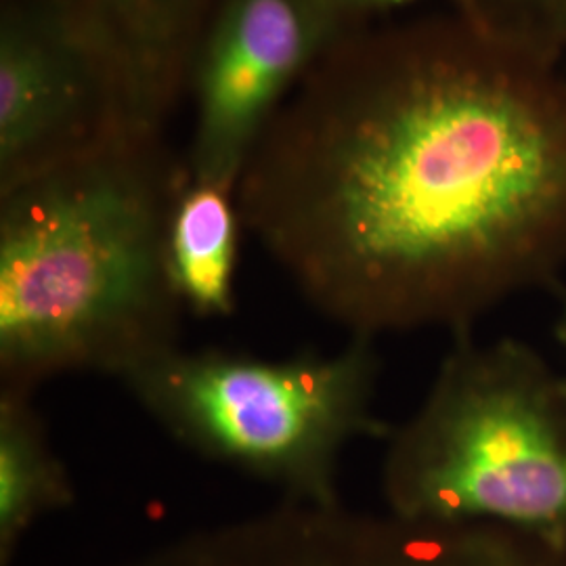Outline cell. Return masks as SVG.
<instances>
[{
	"label": "cell",
	"mask_w": 566,
	"mask_h": 566,
	"mask_svg": "<svg viewBox=\"0 0 566 566\" xmlns=\"http://www.w3.org/2000/svg\"><path fill=\"white\" fill-rule=\"evenodd\" d=\"M243 229L350 336L470 334L566 269L556 49L462 7L355 28L235 189Z\"/></svg>",
	"instance_id": "cell-1"
},
{
	"label": "cell",
	"mask_w": 566,
	"mask_h": 566,
	"mask_svg": "<svg viewBox=\"0 0 566 566\" xmlns=\"http://www.w3.org/2000/svg\"><path fill=\"white\" fill-rule=\"evenodd\" d=\"M187 179L145 133L0 191V388L122 380L181 346L166 231Z\"/></svg>",
	"instance_id": "cell-2"
},
{
	"label": "cell",
	"mask_w": 566,
	"mask_h": 566,
	"mask_svg": "<svg viewBox=\"0 0 566 566\" xmlns=\"http://www.w3.org/2000/svg\"><path fill=\"white\" fill-rule=\"evenodd\" d=\"M386 441L395 516L497 523L566 544V374L533 346L455 336L424 401Z\"/></svg>",
	"instance_id": "cell-3"
},
{
	"label": "cell",
	"mask_w": 566,
	"mask_h": 566,
	"mask_svg": "<svg viewBox=\"0 0 566 566\" xmlns=\"http://www.w3.org/2000/svg\"><path fill=\"white\" fill-rule=\"evenodd\" d=\"M376 338L350 336L336 353L263 359L177 346L120 382L179 446L277 486L294 504L336 507L344 449L388 439L374 413Z\"/></svg>",
	"instance_id": "cell-4"
},
{
	"label": "cell",
	"mask_w": 566,
	"mask_h": 566,
	"mask_svg": "<svg viewBox=\"0 0 566 566\" xmlns=\"http://www.w3.org/2000/svg\"><path fill=\"white\" fill-rule=\"evenodd\" d=\"M350 30L332 0H221L189 81L191 179L235 191L283 103Z\"/></svg>",
	"instance_id": "cell-5"
},
{
	"label": "cell",
	"mask_w": 566,
	"mask_h": 566,
	"mask_svg": "<svg viewBox=\"0 0 566 566\" xmlns=\"http://www.w3.org/2000/svg\"><path fill=\"white\" fill-rule=\"evenodd\" d=\"M163 133L102 55L42 0H2L0 191L112 143Z\"/></svg>",
	"instance_id": "cell-6"
},
{
	"label": "cell",
	"mask_w": 566,
	"mask_h": 566,
	"mask_svg": "<svg viewBox=\"0 0 566 566\" xmlns=\"http://www.w3.org/2000/svg\"><path fill=\"white\" fill-rule=\"evenodd\" d=\"M88 42L149 128L163 130L189 95L206 30L221 0H42Z\"/></svg>",
	"instance_id": "cell-7"
},
{
	"label": "cell",
	"mask_w": 566,
	"mask_h": 566,
	"mask_svg": "<svg viewBox=\"0 0 566 566\" xmlns=\"http://www.w3.org/2000/svg\"><path fill=\"white\" fill-rule=\"evenodd\" d=\"M242 229L235 191L189 175L166 231L168 277L185 313L198 319H227L235 313Z\"/></svg>",
	"instance_id": "cell-8"
},
{
	"label": "cell",
	"mask_w": 566,
	"mask_h": 566,
	"mask_svg": "<svg viewBox=\"0 0 566 566\" xmlns=\"http://www.w3.org/2000/svg\"><path fill=\"white\" fill-rule=\"evenodd\" d=\"M76 497L70 470L51 443L32 392L0 388V558L7 565L21 535L42 514Z\"/></svg>",
	"instance_id": "cell-9"
},
{
	"label": "cell",
	"mask_w": 566,
	"mask_h": 566,
	"mask_svg": "<svg viewBox=\"0 0 566 566\" xmlns=\"http://www.w3.org/2000/svg\"><path fill=\"white\" fill-rule=\"evenodd\" d=\"M491 20L558 49L566 41V0H460Z\"/></svg>",
	"instance_id": "cell-10"
},
{
	"label": "cell",
	"mask_w": 566,
	"mask_h": 566,
	"mask_svg": "<svg viewBox=\"0 0 566 566\" xmlns=\"http://www.w3.org/2000/svg\"><path fill=\"white\" fill-rule=\"evenodd\" d=\"M418 0H332V4L343 13L344 20L353 28H361L376 15H385L416 4Z\"/></svg>",
	"instance_id": "cell-11"
},
{
	"label": "cell",
	"mask_w": 566,
	"mask_h": 566,
	"mask_svg": "<svg viewBox=\"0 0 566 566\" xmlns=\"http://www.w3.org/2000/svg\"><path fill=\"white\" fill-rule=\"evenodd\" d=\"M554 334H556V340H558V344L563 346V350L566 353V301H563V308H560V315L556 319Z\"/></svg>",
	"instance_id": "cell-12"
}]
</instances>
